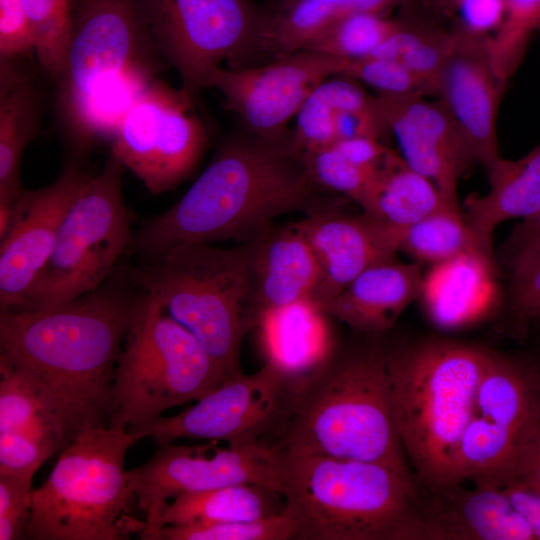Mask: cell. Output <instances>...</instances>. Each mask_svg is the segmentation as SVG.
I'll return each mask as SVG.
<instances>
[{"instance_id": "obj_29", "label": "cell", "mask_w": 540, "mask_h": 540, "mask_svg": "<svg viewBox=\"0 0 540 540\" xmlns=\"http://www.w3.org/2000/svg\"><path fill=\"white\" fill-rule=\"evenodd\" d=\"M395 31L369 56L399 61L416 78L424 95H438L441 73L452 46L451 29L402 6Z\"/></svg>"}, {"instance_id": "obj_1", "label": "cell", "mask_w": 540, "mask_h": 540, "mask_svg": "<svg viewBox=\"0 0 540 540\" xmlns=\"http://www.w3.org/2000/svg\"><path fill=\"white\" fill-rule=\"evenodd\" d=\"M328 192L312 177L292 129L269 137L234 124L187 192L145 222L132 246L146 262L185 244H241L278 216L330 203Z\"/></svg>"}, {"instance_id": "obj_17", "label": "cell", "mask_w": 540, "mask_h": 540, "mask_svg": "<svg viewBox=\"0 0 540 540\" xmlns=\"http://www.w3.org/2000/svg\"><path fill=\"white\" fill-rule=\"evenodd\" d=\"M420 93L378 94L374 105L386 134L395 136L404 161L429 178L455 207L463 175L478 163L465 133L445 104Z\"/></svg>"}, {"instance_id": "obj_43", "label": "cell", "mask_w": 540, "mask_h": 540, "mask_svg": "<svg viewBox=\"0 0 540 540\" xmlns=\"http://www.w3.org/2000/svg\"><path fill=\"white\" fill-rule=\"evenodd\" d=\"M538 260H540V209L513 227L499 252V262L507 276Z\"/></svg>"}, {"instance_id": "obj_20", "label": "cell", "mask_w": 540, "mask_h": 540, "mask_svg": "<svg viewBox=\"0 0 540 540\" xmlns=\"http://www.w3.org/2000/svg\"><path fill=\"white\" fill-rule=\"evenodd\" d=\"M412 540H534L502 488L453 480L416 482Z\"/></svg>"}, {"instance_id": "obj_18", "label": "cell", "mask_w": 540, "mask_h": 540, "mask_svg": "<svg viewBox=\"0 0 540 540\" xmlns=\"http://www.w3.org/2000/svg\"><path fill=\"white\" fill-rule=\"evenodd\" d=\"M90 175L69 164L48 186L25 189L0 240V312L20 308L57 240L63 219Z\"/></svg>"}, {"instance_id": "obj_13", "label": "cell", "mask_w": 540, "mask_h": 540, "mask_svg": "<svg viewBox=\"0 0 540 540\" xmlns=\"http://www.w3.org/2000/svg\"><path fill=\"white\" fill-rule=\"evenodd\" d=\"M208 142L196 102L181 88L156 79L121 121L111 155L158 195L174 189L194 171Z\"/></svg>"}, {"instance_id": "obj_16", "label": "cell", "mask_w": 540, "mask_h": 540, "mask_svg": "<svg viewBox=\"0 0 540 540\" xmlns=\"http://www.w3.org/2000/svg\"><path fill=\"white\" fill-rule=\"evenodd\" d=\"M347 59L300 49L270 62L243 68L219 66L206 88L218 90L235 125L261 136L288 132L309 95L325 80L340 75Z\"/></svg>"}, {"instance_id": "obj_8", "label": "cell", "mask_w": 540, "mask_h": 540, "mask_svg": "<svg viewBox=\"0 0 540 540\" xmlns=\"http://www.w3.org/2000/svg\"><path fill=\"white\" fill-rule=\"evenodd\" d=\"M225 380L200 342L142 291L117 361L107 426H144Z\"/></svg>"}, {"instance_id": "obj_45", "label": "cell", "mask_w": 540, "mask_h": 540, "mask_svg": "<svg viewBox=\"0 0 540 540\" xmlns=\"http://www.w3.org/2000/svg\"><path fill=\"white\" fill-rule=\"evenodd\" d=\"M504 10V0H461L456 10L460 18L456 20L473 31L489 34L499 27Z\"/></svg>"}, {"instance_id": "obj_23", "label": "cell", "mask_w": 540, "mask_h": 540, "mask_svg": "<svg viewBox=\"0 0 540 540\" xmlns=\"http://www.w3.org/2000/svg\"><path fill=\"white\" fill-rule=\"evenodd\" d=\"M424 279L420 263H380L364 270L319 307L356 333H387L422 294Z\"/></svg>"}, {"instance_id": "obj_38", "label": "cell", "mask_w": 540, "mask_h": 540, "mask_svg": "<svg viewBox=\"0 0 540 540\" xmlns=\"http://www.w3.org/2000/svg\"><path fill=\"white\" fill-rule=\"evenodd\" d=\"M294 534L293 519L284 511L253 521L166 525L161 540H291Z\"/></svg>"}, {"instance_id": "obj_42", "label": "cell", "mask_w": 540, "mask_h": 540, "mask_svg": "<svg viewBox=\"0 0 540 540\" xmlns=\"http://www.w3.org/2000/svg\"><path fill=\"white\" fill-rule=\"evenodd\" d=\"M32 477L0 475V540L27 538Z\"/></svg>"}, {"instance_id": "obj_14", "label": "cell", "mask_w": 540, "mask_h": 540, "mask_svg": "<svg viewBox=\"0 0 540 540\" xmlns=\"http://www.w3.org/2000/svg\"><path fill=\"white\" fill-rule=\"evenodd\" d=\"M157 445L142 466L126 471L136 502L145 513L143 540H161L160 518L170 499L235 484H257L282 494V452L258 442L243 447Z\"/></svg>"}, {"instance_id": "obj_25", "label": "cell", "mask_w": 540, "mask_h": 540, "mask_svg": "<svg viewBox=\"0 0 540 540\" xmlns=\"http://www.w3.org/2000/svg\"><path fill=\"white\" fill-rule=\"evenodd\" d=\"M486 174L488 192L469 195L463 213L480 251L495 262V228L509 219L531 217L540 209V143L517 160L500 157Z\"/></svg>"}, {"instance_id": "obj_3", "label": "cell", "mask_w": 540, "mask_h": 540, "mask_svg": "<svg viewBox=\"0 0 540 540\" xmlns=\"http://www.w3.org/2000/svg\"><path fill=\"white\" fill-rule=\"evenodd\" d=\"M387 333L336 344L296 388L273 445L289 456L377 463L416 480L393 414Z\"/></svg>"}, {"instance_id": "obj_33", "label": "cell", "mask_w": 540, "mask_h": 540, "mask_svg": "<svg viewBox=\"0 0 540 540\" xmlns=\"http://www.w3.org/2000/svg\"><path fill=\"white\" fill-rule=\"evenodd\" d=\"M396 27V18L376 13H354L332 22L302 49L347 60L363 58L371 55Z\"/></svg>"}, {"instance_id": "obj_30", "label": "cell", "mask_w": 540, "mask_h": 540, "mask_svg": "<svg viewBox=\"0 0 540 540\" xmlns=\"http://www.w3.org/2000/svg\"><path fill=\"white\" fill-rule=\"evenodd\" d=\"M445 204L436 185L394 153L381 170L362 210L384 225L405 227Z\"/></svg>"}, {"instance_id": "obj_47", "label": "cell", "mask_w": 540, "mask_h": 540, "mask_svg": "<svg viewBox=\"0 0 540 540\" xmlns=\"http://www.w3.org/2000/svg\"><path fill=\"white\" fill-rule=\"evenodd\" d=\"M502 490L530 528L534 540H540V492L519 480L511 481Z\"/></svg>"}, {"instance_id": "obj_4", "label": "cell", "mask_w": 540, "mask_h": 540, "mask_svg": "<svg viewBox=\"0 0 540 540\" xmlns=\"http://www.w3.org/2000/svg\"><path fill=\"white\" fill-rule=\"evenodd\" d=\"M490 353L486 347L440 336L389 341L395 424L418 484L451 481L456 448Z\"/></svg>"}, {"instance_id": "obj_32", "label": "cell", "mask_w": 540, "mask_h": 540, "mask_svg": "<svg viewBox=\"0 0 540 540\" xmlns=\"http://www.w3.org/2000/svg\"><path fill=\"white\" fill-rule=\"evenodd\" d=\"M18 430L57 433L69 444L66 424L47 394L27 372L0 355V432Z\"/></svg>"}, {"instance_id": "obj_41", "label": "cell", "mask_w": 540, "mask_h": 540, "mask_svg": "<svg viewBox=\"0 0 540 540\" xmlns=\"http://www.w3.org/2000/svg\"><path fill=\"white\" fill-rule=\"evenodd\" d=\"M340 75L368 84L378 94H423L413 74L399 61L389 58L366 56L347 60Z\"/></svg>"}, {"instance_id": "obj_36", "label": "cell", "mask_w": 540, "mask_h": 540, "mask_svg": "<svg viewBox=\"0 0 540 540\" xmlns=\"http://www.w3.org/2000/svg\"><path fill=\"white\" fill-rule=\"evenodd\" d=\"M304 156L312 177L321 187L343 194L361 208L368 200L382 170L365 168L352 162L333 145Z\"/></svg>"}, {"instance_id": "obj_10", "label": "cell", "mask_w": 540, "mask_h": 540, "mask_svg": "<svg viewBox=\"0 0 540 540\" xmlns=\"http://www.w3.org/2000/svg\"><path fill=\"white\" fill-rule=\"evenodd\" d=\"M160 55L197 103L211 72L264 64L269 5L252 0H139Z\"/></svg>"}, {"instance_id": "obj_26", "label": "cell", "mask_w": 540, "mask_h": 540, "mask_svg": "<svg viewBox=\"0 0 540 540\" xmlns=\"http://www.w3.org/2000/svg\"><path fill=\"white\" fill-rule=\"evenodd\" d=\"M15 59L0 58V195L25 189L21 159L37 134L41 111L36 86Z\"/></svg>"}, {"instance_id": "obj_5", "label": "cell", "mask_w": 540, "mask_h": 540, "mask_svg": "<svg viewBox=\"0 0 540 540\" xmlns=\"http://www.w3.org/2000/svg\"><path fill=\"white\" fill-rule=\"evenodd\" d=\"M281 482L293 540H412L416 480L389 467L283 454Z\"/></svg>"}, {"instance_id": "obj_35", "label": "cell", "mask_w": 540, "mask_h": 540, "mask_svg": "<svg viewBox=\"0 0 540 540\" xmlns=\"http://www.w3.org/2000/svg\"><path fill=\"white\" fill-rule=\"evenodd\" d=\"M43 69L56 82L64 69L72 30L73 0H23Z\"/></svg>"}, {"instance_id": "obj_50", "label": "cell", "mask_w": 540, "mask_h": 540, "mask_svg": "<svg viewBox=\"0 0 540 540\" xmlns=\"http://www.w3.org/2000/svg\"><path fill=\"white\" fill-rule=\"evenodd\" d=\"M528 338H531L532 344L530 354L540 366V320H534L529 323L526 339Z\"/></svg>"}, {"instance_id": "obj_7", "label": "cell", "mask_w": 540, "mask_h": 540, "mask_svg": "<svg viewBox=\"0 0 540 540\" xmlns=\"http://www.w3.org/2000/svg\"><path fill=\"white\" fill-rule=\"evenodd\" d=\"M137 440L125 428L94 426L78 433L47 480L32 489L27 538L123 540L141 534L145 521L128 514L136 496L124 469Z\"/></svg>"}, {"instance_id": "obj_34", "label": "cell", "mask_w": 540, "mask_h": 540, "mask_svg": "<svg viewBox=\"0 0 540 540\" xmlns=\"http://www.w3.org/2000/svg\"><path fill=\"white\" fill-rule=\"evenodd\" d=\"M503 19L489 38L492 65L506 86L519 68L533 33L540 29V0H504Z\"/></svg>"}, {"instance_id": "obj_19", "label": "cell", "mask_w": 540, "mask_h": 540, "mask_svg": "<svg viewBox=\"0 0 540 540\" xmlns=\"http://www.w3.org/2000/svg\"><path fill=\"white\" fill-rule=\"evenodd\" d=\"M452 46L443 67L438 95L468 138L486 173L500 158L497 143L499 103L505 87L495 74L490 34L457 20L450 28Z\"/></svg>"}, {"instance_id": "obj_28", "label": "cell", "mask_w": 540, "mask_h": 540, "mask_svg": "<svg viewBox=\"0 0 540 540\" xmlns=\"http://www.w3.org/2000/svg\"><path fill=\"white\" fill-rule=\"evenodd\" d=\"M284 509L280 492L257 484H235L177 496L163 510L160 525L253 521L278 515Z\"/></svg>"}, {"instance_id": "obj_22", "label": "cell", "mask_w": 540, "mask_h": 540, "mask_svg": "<svg viewBox=\"0 0 540 540\" xmlns=\"http://www.w3.org/2000/svg\"><path fill=\"white\" fill-rule=\"evenodd\" d=\"M243 244L256 328L265 311L314 299L321 280L320 266L307 240L292 223H273Z\"/></svg>"}, {"instance_id": "obj_39", "label": "cell", "mask_w": 540, "mask_h": 540, "mask_svg": "<svg viewBox=\"0 0 540 540\" xmlns=\"http://www.w3.org/2000/svg\"><path fill=\"white\" fill-rule=\"evenodd\" d=\"M64 447L63 437L52 432H0V475L33 477L44 461Z\"/></svg>"}, {"instance_id": "obj_51", "label": "cell", "mask_w": 540, "mask_h": 540, "mask_svg": "<svg viewBox=\"0 0 540 540\" xmlns=\"http://www.w3.org/2000/svg\"><path fill=\"white\" fill-rule=\"evenodd\" d=\"M291 1L292 0H270L269 5H271L272 7H281Z\"/></svg>"}, {"instance_id": "obj_37", "label": "cell", "mask_w": 540, "mask_h": 540, "mask_svg": "<svg viewBox=\"0 0 540 540\" xmlns=\"http://www.w3.org/2000/svg\"><path fill=\"white\" fill-rule=\"evenodd\" d=\"M344 110L335 76L322 82L305 100L296 115L293 139L304 153H311L336 142L335 116Z\"/></svg>"}, {"instance_id": "obj_40", "label": "cell", "mask_w": 540, "mask_h": 540, "mask_svg": "<svg viewBox=\"0 0 540 540\" xmlns=\"http://www.w3.org/2000/svg\"><path fill=\"white\" fill-rule=\"evenodd\" d=\"M507 278L500 307L509 334L524 341L529 323L540 320V260Z\"/></svg>"}, {"instance_id": "obj_27", "label": "cell", "mask_w": 540, "mask_h": 540, "mask_svg": "<svg viewBox=\"0 0 540 540\" xmlns=\"http://www.w3.org/2000/svg\"><path fill=\"white\" fill-rule=\"evenodd\" d=\"M414 0H292L271 7L272 15L263 43L265 63L302 49L332 22L354 13L386 15Z\"/></svg>"}, {"instance_id": "obj_9", "label": "cell", "mask_w": 540, "mask_h": 540, "mask_svg": "<svg viewBox=\"0 0 540 540\" xmlns=\"http://www.w3.org/2000/svg\"><path fill=\"white\" fill-rule=\"evenodd\" d=\"M124 170L110 155L101 172L87 179L63 219L46 264L16 310L66 303L97 288L116 271L134 238V214L122 193Z\"/></svg>"}, {"instance_id": "obj_46", "label": "cell", "mask_w": 540, "mask_h": 540, "mask_svg": "<svg viewBox=\"0 0 540 540\" xmlns=\"http://www.w3.org/2000/svg\"><path fill=\"white\" fill-rule=\"evenodd\" d=\"M332 145L352 162L374 170L383 169L395 153L380 140L370 137L340 140Z\"/></svg>"}, {"instance_id": "obj_48", "label": "cell", "mask_w": 540, "mask_h": 540, "mask_svg": "<svg viewBox=\"0 0 540 540\" xmlns=\"http://www.w3.org/2000/svg\"><path fill=\"white\" fill-rule=\"evenodd\" d=\"M514 480L540 492V413L521 452Z\"/></svg>"}, {"instance_id": "obj_6", "label": "cell", "mask_w": 540, "mask_h": 540, "mask_svg": "<svg viewBox=\"0 0 540 540\" xmlns=\"http://www.w3.org/2000/svg\"><path fill=\"white\" fill-rule=\"evenodd\" d=\"M127 270L138 288L200 342L226 379L242 372V341L256 328L243 243L185 244Z\"/></svg>"}, {"instance_id": "obj_24", "label": "cell", "mask_w": 540, "mask_h": 540, "mask_svg": "<svg viewBox=\"0 0 540 540\" xmlns=\"http://www.w3.org/2000/svg\"><path fill=\"white\" fill-rule=\"evenodd\" d=\"M312 299L265 311L257 325L266 363L296 388L315 372L336 346L329 322Z\"/></svg>"}, {"instance_id": "obj_49", "label": "cell", "mask_w": 540, "mask_h": 540, "mask_svg": "<svg viewBox=\"0 0 540 540\" xmlns=\"http://www.w3.org/2000/svg\"><path fill=\"white\" fill-rule=\"evenodd\" d=\"M461 0H414L429 13L443 16H453Z\"/></svg>"}, {"instance_id": "obj_21", "label": "cell", "mask_w": 540, "mask_h": 540, "mask_svg": "<svg viewBox=\"0 0 540 540\" xmlns=\"http://www.w3.org/2000/svg\"><path fill=\"white\" fill-rule=\"evenodd\" d=\"M310 245L321 270L314 296L320 305L374 265L394 261L398 250L386 225L368 215H348L337 201L292 223Z\"/></svg>"}, {"instance_id": "obj_44", "label": "cell", "mask_w": 540, "mask_h": 540, "mask_svg": "<svg viewBox=\"0 0 540 540\" xmlns=\"http://www.w3.org/2000/svg\"><path fill=\"white\" fill-rule=\"evenodd\" d=\"M35 52L32 26L23 0H0V58Z\"/></svg>"}, {"instance_id": "obj_31", "label": "cell", "mask_w": 540, "mask_h": 540, "mask_svg": "<svg viewBox=\"0 0 540 540\" xmlns=\"http://www.w3.org/2000/svg\"><path fill=\"white\" fill-rule=\"evenodd\" d=\"M387 227L397 250L419 262L436 266L462 255H477L494 263L480 251L460 207L445 204L411 225Z\"/></svg>"}, {"instance_id": "obj_15", "label": "cell", "mask_w": 540, "mask_h": 540, "mask_svg": "<svg viewBox=\"0 0 540 540\" xmlns=\"http://www.w3.org/2000/svg\"><path fill=\"white\" fill-rule=\"evenodd\" d=\"M294 383L268 363L253 374L243 372L172 417H158L150 423L128 429L140 439L151 437L156 445L179 438L225 441L243 447L276 436L289 414Z\"/></svg>"}, {"instance_id": "obj_11", "label": "cell", "mask_w": 540, "mask_h": 540, "mask_svg": "<svg viewBox=\"0 0 540 540\" xmlns=\"http://www.w3.org/2000/svg\"><path fill=\"white\" fill-rule=\"evenodd\" d=\"M540 413V366L528 354L491 350L472 415L452 463V479L501 488L513 481Z\"/></svg>"}, {"instance_id": "obj_12", "label": "cell", "mask_w": 540, "mask_h": 540, "mask_svg": "<svg viewBox=\"0 0 540 540\" xmlns=\"http://www.w3.org/2000/svg\"><path fill=\"white\" fill-rule=\"evenodd\" d=\"M166 66L139 0H73L70 44L56 81L67 130L101 90L135 72L157 75Z\"/></svg>"}, {"instance_id": "obj_2", "label": "cell", "mask_w": 540, "mask_h": 540, "mask_svg": "<svg viewBox=\"0 0 540 540\" xmlns=\"http://www.w3.org/2000/svg\"><path fill=\"white\" fill-rule=\"evenodd\" d=\"M141 296L126 269L66 303L0 312V355L47 394L69 443L108 424L117 361Z\"/></svg>"}]
</instances>
